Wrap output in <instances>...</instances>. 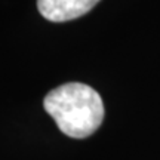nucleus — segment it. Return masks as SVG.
Returning <instances> with one entry per match:
<instances>
[{"instance_id":"1","label":"nucleus","mask_w":160,"mask_h":160,"mask_svg":"<svg viewBox=\"0 0 160 160\" xmlns=\"http://www.w3.org/2000/svg\"><path fill=\"white\" fill-rule=\"evenodd\" d=\"M43 107L59 131L76 139L92 135L104 120V104L99 93L79 82L65 83L51 91L45 97Z\"/></svg>"},{"instance_id":"2","label":"nucleus","mask_w":160,"mask_h":160,"mask_svg":"<svg viewBox=\"0 0 160 160\" xmlns=\"http://www.w3.org/2000/svg\"><path fill=\"white\" fill-rule=\"evenodd\" d=\"M99 0H37L42 17L52 22H65L85 15Z\"/></svg>"}]
</instances>
